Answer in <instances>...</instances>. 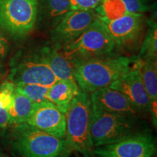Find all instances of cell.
I'll return each mask as SVG.
<instances>
[{
	"instance_id": "1",
	"label": "cell",
	"mask_w": 157,
	"mask_h": 157,
	"mask_svg": "<svg viewBox=\"0 0 157 157\" xmlns=\"http://www.w3.org/2000/svg\"><path fill=\"white\" fill-rule=\"evenodd\" d=\"M141 62L137 56L111 55L77 65L74 67V76L79 89L90 94L109 87L124 74L138 67Z\"/></svg>"
},
{
	"instance_id": "2",
	"label": "cell",
	"mask_w": 157,
	"mask_h": 157,
	"mask_svg": "<svg viewBox=\"0 0 157 157\" xmlns=\"http://www.w3.org/2000/svg\"><path fill=\"white\" fill-rule=\"evenodd\" d=\"M92 103L90 94L80 90L70 103L66 117V148L63 154L76 151L84 157L93 156L90 136Z\"/></svg>"
},
{
	"instance_id": "3",
	"label": "cell",
	"mask_w": 157,
	"mask_h": 157,
	"mask_svg": "<svg viewBox=\"0 0 157 157\" xmlns=\"http://www.w3.org/2000/svg\"><path fill=\"white\" fill-rule=\"evenodd\" d=\"M117 48L103 23L96 17L80 36L60 50L75 67L87 60L113 55Z\"/></svg>"
},
{
	"instance_id": "4",
	"label": "cell",
	"mask_w": 157,
	"mask_h": 157,
	"mask_svg": "<svg viewBox=\"0 0 157 157\" xmlns=\"http://www.w3.org/2000/svg\"><path fill=\"white\" fill-rule=\"evenodd\" d=\"M13 127L12 147L21 156L61 157L63 154L65 139L55 137L26 123Z\"/></svg>"
},
{
	"instance_id": "5",
	"label": "cell",
	"mask_w": 157,
	"mask_h": 157,
	"mask_svg": "<svg viewBox=\"0 0 157 157\" xmlns=\"http://www.w3.org/2000/svg\"><path fill=\"white\" fill-rule=\"evenodd\" d=\"M137 127V117L108 112L92 106L90 136L93 148L138 132Z\"/></svg>"
},
{
	"instance_id": "6",
	"label": "cell",
	"mask_w": 157,
	"mask_h": 157,
	"mask_svg": "<svg viewBox=\"0 0 157 157\" xmlns=\"http://www.w3.org/2000/svg\"><path fill=\"white\" fill-rule=\"evenodd\" d=\"M15 85L34 84L50 87L58 81L43 59L39 50L20 52L12 58L7 78Z\"/></svg>"
},
{
	"instance_id": "7",
	"label": "cell",
	"mask_w": 157,
	"mask_h": 157,
	"mask_svg": "<svg viewBox=\"0 0 157 157\" xmlns=\"http://www.w3.org/2000/svg\"><path fill=\"white\" fill-rule=\"evenodd\" d=\"M39 0H0V25L14 38L30 34L36 25Z\"/></svg>"
},
{
	"instance_id": "8",
	"label": "cell",
	"mask_w": 157,
	"mask_h": 157,
	"mask_svg": "<svg viewBox=\"0 0 157 157\" xmlns=\"http://www.w3.org/2000/svg\"><path fill=\"white\" fill-rule=\"evenodd\" d=\"M96 157H156V138L148 132H138L118 142L95 147Z\"/></svg>"
},
{
	"instance_id": "9",
	"label": "cell",
	"mask_w": 157,
	"mask_h": 157,
	"mask_svg": "<svg viewBox=\"0 0 157 157\" xmlns=\"http://www.w3.org/2000/svg\"><path fill=\"white\" fill-rule=\"evenodd\" d=\"M98 19L117 48L130 50L140 42L145 27L143 13H130L112 20Z\"/></svg>"
},
{
	"instance_id": "10",
	"label": "cell",
	"mask_w": 157,
	"mask_h": 157,
	"mask_svg": "<svg viewBox=\"0 0 157 157\" xmlns=\"http://www.w3.org/2000/svg\"><path fill=\"white\" fill-rule=\"evenodd\" d=\"M96 17L94 10H72L68 12L51 31V40L54 46L60 49L71 42L92 24Z\"/></svg>"
},
{
	"instance_id": "11",
	"label": "cell",
	"mask_w": 157,
	"mask_h": 157,
	"mask_svg": "<svg viewBox=\"0 0 157 157\" xmlns=\"http://www.w3.org/2000/svg\"><path fill=\"white\" fill-rule=\"evenodd\" d=\"M25 123L55 137L65 139V113L50 101L34 103L32 111Z\"/></svg>"
},
{
	"instance_id": "12",
	"label": "cell",
	"mask_w": 157,
	"mask_h": 157,
	"mask_svg": "<svg viewBox=\"0 0 157 157\" xmlns=\"http://www.w3.org/2000/svg\"><path fill=\"white\" fill-rule=\"evenodd\" d=\"M140 65L119 77L109 87L124 95L140 112H150V100L140 76Z\"/></svg>"
},
{
	"instance_id": "13",
	"label": "cell",
	"mask_w": 157,
	"mask_h": 157,
	"mask_svg": "<svg viewBox=\"0 0 157 157\" xmlns=\"http://www.w3.org/2000/svg\"><path fill=\"white\" fill-rule=\"evenodd\" d=\"M90 98L92 106L108 112L134 117L141 113L126 96L109 87L90 93Z\"/></svg>"
},
{
	"instance_id": "14",
	"label": "cell",
	"mask_w": 157,
	"mask_h": 157,
	"mask_svg": "<svg viewBox=\"0 0 157 157\" xmlns=\"http://www.w3.org/2000/svg\"><path fill=\"white\" fill-rule=\"evenodd\" d=\"M43 59L58 80H75L74 66L56 46H44L39 48Z\"/></svg>"
},
{
	"instance_id": "15",
	"label": "cell",
	"mask_w": 157,
	"mask_h": 157,
	"mask_svg": "<svg viewBox=\"0 0 157 157\" xmlns=\"http://www.w3.org/2000/svg\"><path fill=\"white\" fill-rule=\"evenodd\" d=\"M79 90L76 80H58L49 87L47 100L66 113L70 103Z\"/></svg>"
},
{
	"instance_id": "16",
	"label": "cell",
	"mask_w": 157,
	"mask_h": 157,
	"mask_svg": "<svg viewBox=\"0 0 157 157\" xmlns=\"http://www.w3.org/2000/svg\"><path fill=\"white\" fill-rule=\"evenodd\" d=\"M71 10H72L69 0H39V12L42 18L53 26Z\"/></svg>"
},
{
	"instance_id": "17",
	"label": "cell",
	"mask_w": 157,
	"mask_h": 157,
	"mask_svg": "<svg viewBox=\"0 0 157 157\" xmlns=\"http://www.w3.org/2000/svg\"><path fill=\"white\" fill-rule=\"evenodd\" d=\"M34 105V102L15 89L13 102L9 111L10 125L15 126L26 122Z\"/></svg>"
},
{
	"instance_id": "18",
	"label": "cell",
	"mask_w": 157,
	"mask_h": 157,
	"mask_svg": "<svg viewBox=\"0 0 157 157\" xmlns=\"http://www.w3.org/2000/svg\"><path fill=\"white\" fill-rule=\"evenodd\" d=\"M140 74L150 103L157 101V59L142 60Z\"/></svg>"
},
{
	"instance_id": "19",
	"label": "cell",
	"mask_w": 157,
	"mask_h": 157,
	"mask_svg": "<svg viewBox=\"0 0 157 157\" xmlns=\"http://www.w3.org/2000/svg\"><path fill=\"white\" fill-rule=\"evenodd\" d=\"M148 29L143 41L137 57L140 60L157 59V23L156 12H153L148 22Z\"/></svg>"
},
{
	"instance_id": "20",
	"label": "cell",
	"mask_w": 157,
	"mask_h": 157,
	"mask_svg": "<svg viewBox=\"0 0 157 157\" xmlns=\"http://www.w3.org/2000/svg\"><path fill=\"white\" fill-rule=\"evenodd\" d=\"M15 85L5 79L0 84V128L10 126L9 111L13 102Z\"/></svg>"
},
{
	"instance_id": "21",
	"label": "cell",
	"mask_w": 157,
	"mask_h": 157,
	"mask_svg": "<svg viewBox=\"0 0 157 157\" xmlns=\"http://www.w3.org/2000/svg\"><path fill=\"white\" fill-rule=\"evenodd\" d=\"M49 87L34 84H19L15 85V90L23 94L34 103H39L47 100Z\"/></svg>"
},
{
	"instance_id": "22",
	"label": "cell",
	"mask_w": 157,
	"mask_h": 157,
	"mask_svg": "<svg viewBox=\"0 0 157 157\" xmlns=\"http://www.w3.org/2000/svg\"><path fill=\"white\" fill-rule=\"evenodd\" d=\"M103 0H69L71 10H95Z\"/></svg>"
},
{
	"instance_id": "23",
	"label": "cell",
	"mask_w": 157,
	"mask_h": 157,
	"mask_svg": "<svg viewBox=\"0 0 157 157\" xmlns=\"http://www.w3.org/2000/svg\"><path fill=\"white\" fill-rule=\"evenodd\" d=\"M9 50V43L0 30V58H4Z\"/></svg>"
},
{
	"instance_id": "24",
	"label": "cell",
	"mask_w": 157,
	"mask_h": 157,
	"mask_svg": "<svg viewBox=\"0 0 157 157\" xmlns=\"http://www.w3.org/2000/svg\"><path fill=\"white\" fill-rule=\"evenodd\" d=\"M150 112L151 113L152 122L154 127L156 128L157 125V101L150 103Z\"/></svg>"
},
{
	"instance_id": "25",
	"label": "cell",
	"mask_w": 157,
	"mask_h": 157,
	"mask_svg": "<svg viewBox=\"0 0 157 157\" xmlns=\"http://www.w3.org/2000/svg\"><path fill=\"white\" fill-rule=\"evenodd\" d=\"M6 74V71L5 68V66L2 64V63L0 62V84L3 82V78L5 77Z\"/></svg>"
},
{
	"instance_id": "26",
	"label": "cell",
	"mask_w": 157,
	"mask_h": 157,
	"mask_svg": "<svg viewBox=\"0 0 157 157\" xmlns=\"http://www.w3.org/2000/svg\"><path fill=\"white\" fill-rule=\"evenodd\" d=\"M0 157H8V156H7L5 154H4V153L0 150Z\"/></svg>"
}]
</instances>
